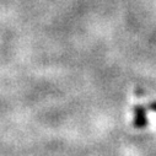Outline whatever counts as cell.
Returning a JSON list of instances; mask_svg holds the SVG:
<instances>
[{
	"instance_id": "obj_1",
	"label": "cell",
	"mask_w": 156,
	"mask_h": 156,
	"mask_svg": "<svg viewBox=\"0 0 156 156\" xmlns=\"http://www.w3.org/2000/svg\"><path fill=\"white\" fill-rule=\"evenodd\" d=\"M147 126V115L146 108L144 106H135L134 107V127L135 128H145Z\"/></svg>"
},
{
	"instance_id": "obj_2",
	"label": "cell",
	"mask_w": 156,
	"mask_h": 156,
	"mask_svg": "<svg viewBox=\"0 0 156 156\" xmlns=\"http://www.w3.org/2000/svg\"><path fill=\"white\" fill-rule=\"evenodd\" d=\"M149 108H150L151 111H155V112H156V102H151V103L149 105Z\"/></svg>"
}]
</instances>
